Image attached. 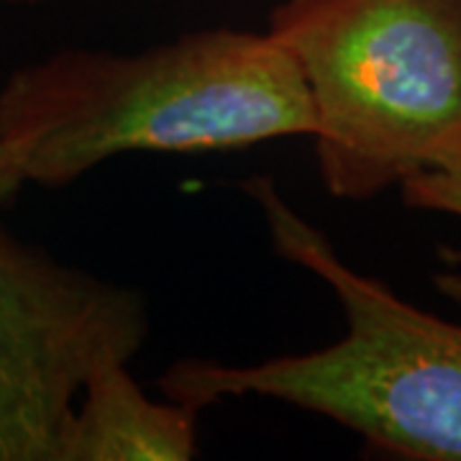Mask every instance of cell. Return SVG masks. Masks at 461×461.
I'll return each mask as SVG.
<instances>
[{
	"label": "cell",
	"instance_id": "cell-7",
	"mask_svg": "<svg viewBox=\"0 0 461 461\" xmlns=\"http://www.w3.org/2000/svg\"><path fill=\"white\" fill-rule=\"evenodd\" d=\"M23 185H26V180L18 169L14 154L8 151L5 144H0V208L11 205Z\"/></svg>",
	"mask_w": 461,
	"mask_h": 461
},
{
	"label": "cell",
	"instance_id": "cell-6",
	"mask_svg": "<svg viewBox=\"0 0 461 461\" xmlns=\"http://www.w3.org/2000/svg\"><path fill=\"white\" fill-rule=\"evenodd\" d=\"M400 187H402L405 205L461 218V162L444 167V169L418 172L402 182Z\"/></svg>",
	"mask_w": 461,
	"mask_h": 461
},
{
	"label": "cell",
	"instance_id": "cell-2",
	"mask_svg": "<svg viewBox=\"0 0 461 461\" xmlns=\"http://www.w3.org/2000/svg\"><path fill=\"white\" fill-rule=\"evenodd\" d=\"M241 190L259 205L275 254L329 285L344 311V339L259 364L182 359L159 377L167 400L200 412L226 397H272L326 415L379 451L461 461L459 323L426 313L384 282L351 269L272 177H249Z\"/></svg>",
	"mask_w": 461,
	"mask_h": 461
},
{
	"label": "cell",
	"instance_id": "cell-3",
	"mask_svg": "<svg viewBox=\"0 0 461 461\" xmlns=\"http://www.w3.org/2000/svg\"><path fill=\"white\" fill-rule=\"evenodd\" d=\"M269 33L303 72L330 195L459 165L461 0H282Z\"/></svg>",
	"mask_w": 461,
	"mask_h": 461
},
{
	"label": "cell",
	"instance_id": "cell-5",
	"mask_svg": "<svg viewBox=\"0 0 461 461\" xmlns=\"http://www.w3.org/2000/svg\"><path fill=\"white\" fill-rule=\"evenodd\" d=\"M198 456V411L157 402L129 364L100 366L85 382L59 461H190Z\"/></svg>",
	"mask_w": 461,
	"mask_h": 461
},
{
	"label": "cell",
	"instance_id": "cell-4",
	"mask_svg": "<svg viewBox=\"0 0 461 461\" xmlns=\"http://www.w3.org/2000/svg\"><path fill=\"white\" fill-rule=\"evenodd\" d=\"M149 333L141 290L0 229V461H59L85 382Z\"/></svg>",
	"mask_w": 461,
	"mask_h": 461
},
{
	"label": "cell",
	"instance_id": "cell-8",
	"mask_svg": "<svg viewBox=\"0 0 461 461\" xmlns=\"http://www.w3.org/2000/svg\"><path fill=\"white\" fill-rule=\"evenodd\" d=\"M444 259H456V262H461V251H444ZM433 280H436V287L451 303H456L461 308V269H446L441 275H436Z\"/></svg>",
	"mask_w": 461,
	"mask_h": 461
},
{
	"label": "cell",
	"instance_id": "cell-1",
	"mask_svg": "<svg viewBox=\"0 0 461 461\" xmlns=\"http://www.w3.org/2000/svg\"><path fill=\"white\" fill-rule=\"evenodd\" d=\"M313 133L272 33L205 29L136 54L65 50L0 87V144L26 185L67 187L123 151H223Z\"/></svg>",
	"mask_w": 461,
	"mask_h": 461
},
{
	"label": "cell",
	"instance_id": "cell-9",
	"mask_svg": "<svg viewBox=\"0 0 461 461\" xmlns=\"http://www.w3.org/2000/svg\"><path fill=\"white\" fill-rule=\"evenodd\" d=\"M51 3H65V0H0V5H51Z\"/></svg>",
	"mask_w": 461,
	"mask_h": 461
}]
</instances>
